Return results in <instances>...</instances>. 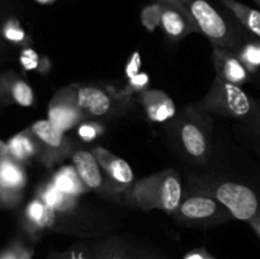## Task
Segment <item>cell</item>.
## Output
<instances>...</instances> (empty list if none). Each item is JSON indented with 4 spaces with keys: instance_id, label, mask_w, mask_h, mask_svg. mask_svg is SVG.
Here are the masks:
<instances>
[{
    "instance_id": "6da1fadb",
    "label": "cell",
    "mask_w": 260,
    "mask_h": 259,
    "mask_svg": "<svg viewBox=\"0 0 260 259\" xmlns=\"http://www.w3.org/2000/svg\"><path fill=\"white\" fill-rule=\"evenodd\" d=\"M128 200L142 211L175 212L182 202L179 177L174 170H164L144 178L129 187Z\"/></svg>"
},
{
    "instance_id": "7a4b0ae2",
    "label": "cell",
    "mask_w": 260,
    "mask_h": 259,
    "mask_svg": "<svg viewBox=\"0 0 260 259\" xmlns=\"http://www.w3.org/2000/svg\"><path fill=\"white\" fill-rule=\"evenodd\" d=\"M194 18L200 33L205 35L213 46L238 51L239 47L250 37L240 24L228 19L208 0H190L185 3Z\"/></svg>"
},
{
    "instance_id": "3957f363",
    "label": "cell",
    "mask_w": 260,
    "mask_h": 259,
    "mask_svg": "<svg viewBox=\"0 0 260 259\" xmlns=\"http://www.w3.org/2000/svg\"><path fill=\"white\" fill-rule=\"evenodd\" d=\"M256 102L253 101L241 86L226 83L217 76L208 89L197 108L205 113L233 118H249L255 109Z\"/></svg>"
},
{
    "instance_id": "277c9868",
    "label": "cell",
    "mask_w": 260,
    "mask_h": 259,
    "mask_svg": "<svg viewBox=\"0 0 260 259\" xmlns=\"http://www.w3.org/2000/svg\"><path fill=\"white\" fill-rule=\"evenodd\" d=\"M210 117L197 107L188 109L179 121V141L192 159L206 161L210 152Z\"/></svg>"
},
{
    "instance_id": "5b68a950",
    "label": "cell",
    "mask_w": 260,
    "mask_h": 259,
    "mask_svg": "<svg viewBox=\"0 0 260 259\" xmlns=\"http://www.w3.org/2000/svg\"><path fill=\"white\" fill-rule=\"evenodd\" d=\"M213 195L236 220L250 222L260 216V198L256 190L249 185L236 182L221 183Z\"/></svg>"
},
{
    "instance_id": "8992f818",
    "label": "cell",
    "mask_w": 260,
    "mask_h": 259,
    "mask_svg": "<svg viewBox=\"0 0 260 259\" xmlns=\"http://www.w3.org/2000/svg\"><path fill=\"white\" fill-rule=\"evenodd\" d=\"M47 119L62 132L76 128L81 122L85 121L86 114L78 104L75 85L66 86L56 91L48 104Z\"/></svg>"
},
{
    "instance_id": "52a82bcc",
    "label": "cell",
    "mask_w": 260,
    "mask_h": 259,
    "mask_svg": "<svg viewBox=\"0 0 260 259\" xmlns=\"http://www.w3.org/2000/svg\"><path fill=\"white\" fill-rule=\"evenodd\" d=\"M30 130L40 142V161L47 168L73 154L70 140L65 136V132L53 126L48 119H40L35 122L30 126Z\"/></svg>"
},
{
    "instance_id": "ba28073f",
    "label": "cell",
    "mask_w": 260,
    "mask_h": 259,
    "mask_svg": "<svg viewBox=\"0 0 260 259\" xmlns=\"http://www.w3.org/2000/svg\"><path fill=\"white\" fill-rule=\"evenodd\" d=\"M27 179L24 165L8 155H4L0 159V206L2 207L13 208L19 205L27 185Z\"/></svg>"
},
{
    "instance_id": "9c48e42d",
    "label": "cell",
    "mask_w": 260,
    "mask_h": 259,
    "mask_svg": "<svg viewBox=\"0 0 260 259\" xmlns=\"http://www.w3.org/2000/svg\"><path fill=\"white\" fill-rule=\"evenodd\" d=\"M161 4V28L168 37L182 40L192 33H200L189 8L182 0H159Z\"/></svg>"
},
{
    "instance_id": "30bf717a",
    "label": "cell",
    "mask_w": 260,
    "mask_h": 259,
    "mask_svg": "<svg viewBox=\"0 0 260 259\" xmlns=\"http://www.w3.org/2000/svg\"><path fill=\"white\" fill-rule=\"evenodd\" d=\"M91 152L98 160L102 170L106 173L109 183L112 184V189L119 192V190L126 189L134 184V170L126 160L112 154L109 150L102 146L94 147Z\"/></svg>"
},
{
    "instance_id": "8fae6325",
    "label": "cell",
    "mask_w": 260,
    "mask_h": 259,
    "mask_svg": "<svg viewBox=\"0 0 260 259\" xmlns=\"http://www.w3.org/2000/svg\"><path fill=\"white\" fill-rule=\"evenodd\" d=\"M57 212L48 207L38 197H35L24 208L22 228L30 240H38L43 231L55 228Z\"/></svg>"
},
{
    "instance_id": "7c38bea8",
    "label": "cell",
    "mask_w": 260,
    "mask_h": 259,
    "mask_svg": "<svg viewBox=\"0 0 260 259\" xmlns=\"http://www.w3.org/2000/svg\"><path fill=\"white\" fill-rule=\"evenodd\" d=\"M212 62L217 78L226 83L243 86L250 79V74L238 57L235 51L213 46Z\"/></svg>"
},
{
    "instance_id": "4fadbf2b",
    "label": "cell",
    "mask_w": 260,
    "mask_h": 259,
    "mask_svg": "<svg viewBox=\"0 0 260 259\" xmlns=\"http://www.w3.org/2000/svg\"><path fill=\"white\" fill-rule=\"evenodd\" d=\"M32 107L35 93L29 84L13 71L0 73V106Z\"/></svg>"
},
{
    "instance_id": "5bb4252c",
    "label": "cell",
    "mask_w": 260,
    "mask_h": 259,
    "mask_svg": "<svg viewBox=\"0 0 260 259\" xmlns=\"http://www.w3.org/2000/svg\"><path fill=\"white\" fill-rule=\"evenodd\" d=\"M139 98L151 122L164 123L175 116L177 108L173 99L159 89H146L139 94Z\"/></svg>"
},
{
    "instance_id": "9a60e30c",
    "label": "cell",
    "mask_w": 260,
    "mask_h": 259,
    "mask_svg": "<svg viewBox=\"0 0 260 259\" xmlns=\"http://www.w3.org/2000/svg\"><path fill=\"white\" fill-rule=\"evenodd\" d=\"M221 203L216 198L206 195L190 196L180 202L175 212L180 218L188 221H208L221 212Z\"/></svg>"
},
{
    "instance_id": "2e32d148",
    "label": "cell",
    "mask_w": 260,
    "mask_h": 259,
    "mask_svg": "<svg viewBox=\"0 0 260 259\" xmlns=\"http://www.w3.org/2000/svg\"><path fill=\"white\" fill-rule=\"evenodd\" d=\"M5 151H7L8 156L13 157L23 165L28 164L32 160L40 161L41 157L40 142L30 127L10 137L5 142Z\"/></svg>"
},
{
    "instance_id": "e0dca14e",
    "label": "cell",
    "mask_w": 260,
    "mask_h": 259,
    "mask_svg": "<svg viewBox=\"0 0 260 259\" xmlns=\"http://www.w3.org/2000/svg\"><path fill=\"white\" fill-rule=\"evenodd\" d=\"M73 165L79 177L89 190H102L104 187V177L98 160L91 151L78 149L71 154Z\"/></svg>"
},
{
    "instance_id": "ac0fdd59",
    "label": "cell",
    "mask_w": 260,
    "mask_h": 259,
    "mask_svg": "<svg viewBox=\"0 0 260 259\" xmlns=\"http://www.w3.org/2000/svg\"><path fill=\"white\" fill-rule=\"evenodd\" d=\"M78 104L86 117H103L112 109L111 93L91 85H75Z\"/></svg>"
},
{
    "instance_id": "d6986e66",
    "label": "cell",
    "mask_w": 260,
    "mask_h": 259,
    "mask_svg": "<svg viewBox=\"0 0 260 259\" xmlns=\"http://www.w3.org/2000/svg\"><path fill=\"white\" fill-rule=\"evenodd\" d=\"M231 14L236 22L254 37L260 38V9H255L238 0H218Z\"/></svg>"
},
{
    "instance_id": "ffe728a7",
    "label": "cell",
    "mask_w": 260,
    "mask_h": 259,
    "mask_svg": "<svg viewBox=\"0 0 260 259\" xmlns=\"http://www.w3.org/2000/svg\"><path fill=\"white\" fill-rule=\"evenodd\" d=\"M36 197L40 198L43 203L56 211L57 213L71 212L78 207L79 198L69 196L58 189L52 182H46L38 188Z\"/></svg>"
},
{
    "instance_id": "44dd1931",
    "label": "cell",
    "mask_w": 260,
    "mask_h": 259,
    "mask_svg": "<svg viewBox=\"0 0 260 259\" xmlns=\"http://www.w3.org/2000/svg\"><path fill=\"white\" fill-rule=\"evenodd\" d=\"M51 182L63 193L73 197H80L81 195L88 192V188L84 184L81 178L79 177L74 165H65L53 173Z\"/></svg>"
},
{
    "instance_id": "7402d4cb",
    "label": "cell",
    "mask_w": 260,
    "mask_h": 259,
    "mask_svg": "<svg viewBox=\"0 0 260 259\" xmlns=\"http://www.w3.org/2000/svg\"><path fill=\"white\" fill-rule=\"evenodd\" d=\"M0 37L14 46H20L23 48L29 47V35L23 28L19 20L13 15L5 17L0 23Z\"/></svg>"
},
{
    "instance_id": "603a6c76",
    "label": "cell",
    "mask_w": 260,
    "mask_h": 259,
    "mask_svg": "<svg viewBox=\"0 0 260 259\" xmlns=\"http://www.w3.org/2000/svg\"><path fill=\"white\" fill-rule=\"evenodd\" d=\"M236 55L246 68L250 75L260 71V38L250 36L245 42L239 47Z\"/></svg>"
},
{
    "instance_id": "cb8c5ba5",
    "label": "cell",
    "mask_w": 260,
    "mask_h": 259,
    "mask_svg": "<svg viewBox=\"0 0 260 259\" xmlns=\"http://www.w3.org/2000/svg\"><path fill=\"white\" fill-rule=\"evenodd\" d=\"M19 62L24 70L37 71L38 74H42V75H46L51 68L50 60L47 57L41 56L32 47L23 48L19 56Z\"/></svg>"
},
{
    "instance_id": "d4e9b609",
    "label": "cell",
    "mask_w": 260,
    "mask_h": 259,
    "mask_svg": "<svg viewBox=\"0 0 260 259\" xmlns=\"http://www.w3.org/2000/svg\"><path fill=\"white\" fill-rule=\"evenodd\" d=\"M161 13L162 8L159 0L145 5L140 14L141 24L146 28L149 32H155L157 28H161Z\"/></svg>"
},
{
    "instance_id": "484cf974",
    "label": "cell",
    "mask_w": 260,
    "mask_h": 259,
    "mask_svg": "<svg viewBox=\"0 0 260 259\" xmlns=\"http://www.w3.org/2000/svg\"><path fill=\"white\" fill-rule=\"evenodd\" d=\"M149 84H150L149 74L141 71V73H139L137 75L127 79L123 88H122L119 91H117L114 95H116V98H128V96H131L132 94H140L144 90H146V89H149Z\"/></svg>"
},
{
    "instance_id": "4316f807",
    "label": "cell",
    "mask_w": 260,
    "mask_h": 259,
    "mask_svg": "<svg viewBox=\"0 0 260 259\" xmlns=\"http://www.w3.org/2000/svg\"><path fill=\"white\" fill-rule=\"evenodd\" d=\"M104 132V126L99 122L83 121L76 127V135L84 142H93Z\"/></svg>"
},
{
    "instance_id": "83f0119b",
    "label": "cell",
    "mask_w": 260,
    "mask_h": 259,
    "mask_svg": "<svg viewBox=\"0 0 260 259\" xmlns=\"http://www.w3.org/2000/svg\"><path fill=\"white\" fill-rule=\"evenodd\" d=\"M48 259H96V255L94 248L80 245L68 249V250L62 251V253L52 254Z\"/></svg>"
},
{
    "instance_id": "f1b7e54d",
    "label": "cell",
    "mask_w": 260,
    "mask_h": 259,
    "mask_svg": "<svg viewBox=\"0 0 260 259\" xmlns=\"http://www.w3.org/2000/svg\"><path fill=\"white\" fill-rule=\"evenodd\" d=\"M96 259H146L144 256H137L128 251L122 250L121 248L114 246H102V248H94Z\"/></svg>"
},
{
    "instance_id": "f546056e",
    "label": "cell",
    "mask_w": 260,
    "mask_h": 259,
    "mask_svg": "<svg viewBox=\"0 0 260 259\" xmlns=\"http://www.w3.org/2000/svg\"><path fill=\"white\" fill-rule=\"evenodd\" d=\"M141 66H142V60L140 52H134L129 56L128 61L126 63V69H124V74H126V78L129 79L132 76L137 75L139 73H141Z\"/></svg>"
},
{
    "instance_id": "4dcf8cb0",
    "label": "cell",
    "mask_w": 260,
    "mask_h": 259,
    "mask_svg": "<svg viewBox=\"0 0 260 259\" xmlns=\"http://www.w3.org/2000/svg\"><path fill=\"white\" fill-rule=\"evenodd\" d=\"M0 259H19V241L13 240L7 248L0 251Z\"/></svg>"
},
{
    "instance_id": "1f68e13d",
    "label": "cell",
    "mask_w": 260,
    "mask_h": 259,
    "mask_svg": "<svg viewBox=\"0 0 260 259\" xmlns=\"http://www.w3.org/2000/svg\"><path fill=\"white\" fill-rule=\"evenodd\" d=\"M248 119L249 124H250V128L253 130L254 134L256 135L258 140H260V103H258V102H256V106L253 114H251Z\"/></svg>"
},
{
    "instance_id": "d6a6232c",
    "label": "cell",
    "mask_w": 260,
    "mask_h": 259,
    "mask_svg": "<svg viewBox=\"0 0 260 259\" xmlns=\"http://www.w3.org/2000/svg\"><path fill=\"white\" fill-rule=\"evenodd\" d=\"M183 259H217L215 255L208 253L205 248H197L187 253Z\"/></svg>"
},
{
    "instance_id": "836d02e7",
    "label": "cell",
    "mask_w": 260,
    "mask_h": 259,
    "mask_svg": "<svg viewBox=\"0 0 260 259\" xmlns=\"http://www.w3.org/2000/svg\"><path fill=\"white\" fill-rule=\"evenodd\" d=\"M18 241H19V259H33L35 255L33 246L23 241L22 239H18Z\"/></svg>"
},
{
    "instance_id": "e575fe53",
    "label": "cell",
    "mask_w": 260,
    "mask_h": 259,
    "mask_svg": "<svg viewBox=\"0 0 260 259\" xmlns=\"http://www.w3.org/2000/svg\"><path fill=\"white\" fill-rule=\"evenodd\" d=\"M249 223H250L251 229L255 231V234L258 235V238L260 239V216H258V217H255V218H253V220H251Z\"/></svg>"
},
{
    "instance_id": "d590c367",
    "label": "cell",
    "mask_w": 260,
    "mask_h": 259,
    "mask_svg": "<svg viewBox=\"0 0 260 259\" xmlns=\"http://www.w3.org/2000/svg\"><path fill=\"white\" fill-rule=\"evenodd\" d=\"M4 155H7V151H5V142L3 140H0V159H2Z\"/></svg>"
},
{
    "instance_id": "8d00e7d4",
    "label": "cell",
    "mask_w": 260,
    "mask_h": 259,
    "mask_svg": "<svg viewBox=\"0 0 260 259\" xmlns=\"http://www.w3.org/2000/svg\"><path fill=\"white\" fill-rule=\"evenodd\" d=\"M35 2L41 5H50V4H53L55 2H57V0H35Z\"/></svg>"
},
{
    "instance_id": "74e56055",
    "label": "cell",
    "mask_w": 260,
    "mask_h": 259,
    "mask_svg": "<svg viewBox=\"0 0 260 259\" xmlns=\"http://www.w3.org/2000/svg\"><path fill=\"white\" fill-rule=\"evenodd\" d=\"M253 2H254V3H255V4H256V5H258V7L260 8V0H253Z\"/></svg>"
},
{
    "instance_id": "f35d334b",
    "label": "cell",
    "mask_w": 260,
    "mask_h": 259,
    "mask_svg": "<svg viewBox=\"0 0 260 259\" xmlns=\"http://www.w3.org/2000/svg\"><path fill=\"white\" fill-rule=\"evenodd\" d=\"M183 3H188V2H190V0H182Z\"/></svg>"
},
{
    "instance_id": "ab89813d",
    "label": "cell",
    "mask_w": 260,
    "mask_h": 259,
    "mask_svg": "<svg viewBox=\"0 0 260 259\" xmlns=\"http://www.w3.org/2000/svg\"><path fill=\"white\" fill-rule=\"evenodd\" d=\"M258 152H259V155H260V150H259V151H258Z\"/></svg>"
}]
</instances>
